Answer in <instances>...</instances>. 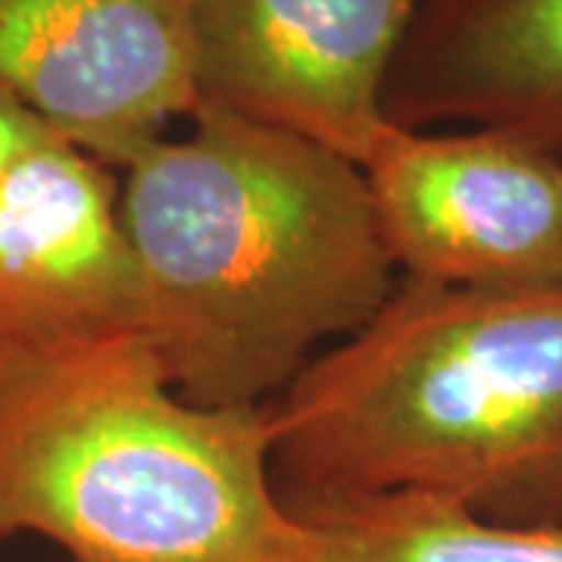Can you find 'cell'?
Masks as SVG:
<instances>
[{"label": "cell", "mask_w": 562, "mask_h": 562, "mask_svg": "<svg viewBox=\"0 0 562 562\" xmlns=\"http://www.w3.org/2000/svg\"><path fill=\"white\" fill-rule=\"evenodd\" d=\"M188 120L122 166L140 331L184 401L257 409L375 319L397 269L357 162L220 106Z\"/></svg>", "instance_id": "6da1fadb"}, {"label": "cell", "mask_w": 562, "mask_h": 562, "mask_svg": "<svg viewBox=\"0 0 562 562\" xmlns=\"http://www.w3.org/2000/svg\"><path fill=\"white\" fill-rule=\"evenodd\" d=\"M272 482L284 506L431 494L562 525V284L397 281L272 403Z\"/></svg>", "instance_id": "7a4b0ae2"}, {"label": "cell", "mask_w": 562, "mask_h": 562, "mask_svg": "<svg viewBox=\"0 0 562 562\" xmlns=\"http://www.w3.org/2000/svg\"><path fill=\"white\" fill-rule=\"evenodd\" d=\"M69 562H279L272 403L184 401L140 331L0 353V541Z\"/></svg>", "instance_id": "3957f363"}, {"label": "cell", "mask_w": 562, "mask_h": 562, "mask_svg": "<svg viewBox=\"0 0 562 562\" xmlns=\"http://www.w3.org/2000/svg\"><path fill=\"white\" fill-rule=\"evenodd\" d=\"M406 281L469 291L562 284V154L497 128L387 125L360 162Z\"/></svg>", "instance_id": "277c9868"}, {"label": "cell", "mask_w": 562, "mask_h": 562, "mask_svg": "<svg viewBox=\"0 0 562 562\" xmlns=\"http://www.w3.org/2000/svg\"><path fill=\"white\" fill-rule=\"evenodd\" d=\"M422 0H191L198 106L291 132L360 166Z\"/></svg>", "instance_id": "5b68a950"}, {"label": "cell", "mask_w": 562, "mask_h": 562, "mask_svg": "<svg viewBox=\"0 0 562 562\" xmlns=\"http://www.w3.org/2000/svg\"><path fill=\"white\" fill-rule=\"evenodd\" d=\"M0 88L122 169L198 110L191 0H0Z\"/></svg>", "instance_id": "8992f818"}, {"label": "cell", "mask_w": 562, "mask_h": 562, "mask_svg": "<svg viewBox=\"0 0 562 562\" xmlns=\"http://www.w3.org/2000/svg\"><path fill=\"white\" fill-rule=\"evenodd\" d=\"M140 325L120 181L110 166L38 125L0 172V353L94 341Z\"/></svg>", "instance_id": "52a82bcc"}, {"label": "cell", "mask_w": 562, "mask_h": 562, "mask_svg": "<svg viewBox=\"0 0 562 562\" xmlns=\"http://www.w3.org/2000/svg\"><path fill=\"white\" fill-rule=\"evenodd\" d=\"M384 120L497 128L562 154V0H422Z\"/></svg>", "instance_id": "ba28073f"}, {"label": "cell", "mask_w": 562, "mask_h": 562, "mask_svg": "<svg viewBox=\"0 0 562 562\" xmlns=\"http://www.w3.org/2000/svg\"><path fill=\"white\" fill-rule=\"evenodd\" d=\"M279 562H562V525L487 522L431 494L284 506Z\"/></svg>", "instance_id": "9c48e42d"}, {"label": "cell", "mask_w": 562, "mask_h": 562, "mask_svg": "<svg viewBox=\"0 0 562 562\" xmlns=\"http://www.w3.org/2000/svg\"><path fill=\"white\" fill-rule=\"evenodd\" d=\"M44 125L25 106L13 101L3 88H0V172L10 162V157L20 150L25 140L32 138V132Z\"/></svg>", "instance_id": "30bf717a"}]
</instances>
